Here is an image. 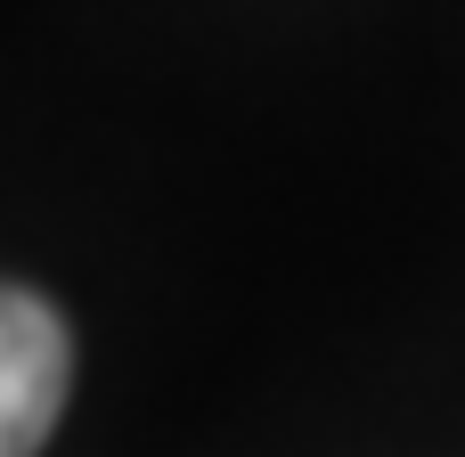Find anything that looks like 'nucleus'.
I'll list each match as a JSON object with an SVG mask.
<instances>
[{"instance_id": "obj_1", "label": "nucleus", "mask_w": 465, "mask_h": 457, "mask_svg": "<svg viewBox=\"0 0 465 457\" xmlns=\"http://www.w3.org/2000/svg\"><path fill=\"white\" fill-rule=\"evenodd\" d=\"M65 392H74L65 319L41 294L0 286V457H41V442L65 417Z\"/></svg>"}]
</instances>
